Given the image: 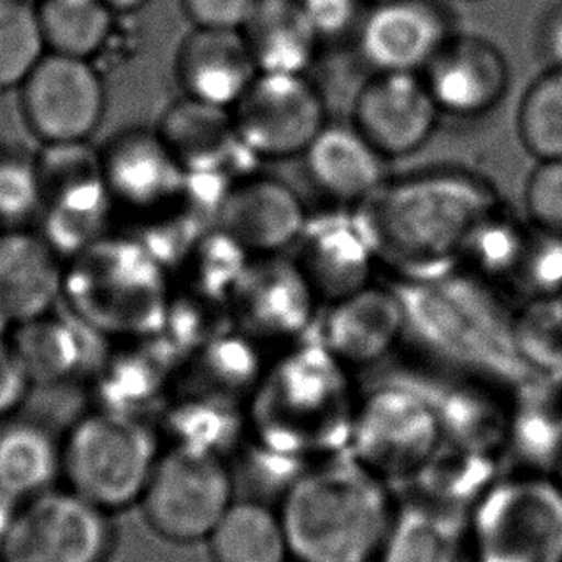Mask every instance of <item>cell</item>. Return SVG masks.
I'll use <instances>...</instances> for the list:
<instances>
[{"label": "cell", "mask_w": 562, "mask_h": 562, "mask_svg": "<svg viewBox=\"0 0 562 562\" xmlns=\"http://www.w3.org/2000/svg\"><path fill=\"white\" fill-rule=\"evenodd\" d=\"M161 137L187 173L238 183L256 173L259 158L236 133L228 108L183 97L161 117Z\"/></svg>", "instance_id": "20"}, {"label": "cell", "mask_w": 562, "mask_h": 562, "mask_svg": "<svg viewBox=\"0 0 562 562\" xmlns=\"http://www.w3.org/2000/svg\"><path fill=\"white\" fill-rule=\"evenodd\" d=\"M420 76L441 114L476 120L494 112L510 87L509 61L490 38L453 33Z\"/></svg>", "instance_id": "17"}, {"label": "cell", "mask_w": 562, "mask_h": 562, "mask_svg": "<svg viewBox=\"0 0 562 562\" xmlns=\"http://www.w3.org/2000/svg\"><path fill=\"white\" fill-rule=\"evenodd\" d=\"M302 158L312 183L338 204H363L386 183V158L353 125L327 123Z\"/></svg>", "instance_id": "26"}, {"label": "cell", "mask_w": 562, "mask_h": 562, "mask_svg": "<svg viewBox=\"0 0 562 562\" xmlns=\"http://www.w3.org/2000/svg\"><path fill=\"white\" fill-rule=\"evenodd\" d=\"M407 328L402 294L369 284L330 304L321 344L344 366H373L386 358Z\"/></svg>", "instance_id": "23"}, {"label": "cell", "mask_w": 562, "mask_h": 562, "mask_svg": "<svg viewBox=\"0 0 562 562\" xmlns=\"http://www.w3.org/2000/svg\"><path fill=\"white\" fill-rule=\"evenodd\" d=\"M236 133L259 160L304 156L323 127L327 106L307 74H261L231 108Z\"/></svg>", "instance_id": "12"}, {"label": "cell", "mask_w": 562, "mask_h": 562, "mask_svg": "<svg viewBox=\"0 0 562 562\" xmlns=\"http://www.w3.org/2000/svg\"><path fill=\"white\" fill-rule=\"evenodd\" d=\"M518 143L536 161L562 160V68H548L526 89L515 117Z\"/></svg>", "instance_id": "38"}, {"label": "cell", "mask_w": 562, "mask_h": 562, "mask_svg": "<svg viewBox=\"0 0 562 562\" xmlns=\"http://www.w3.org/2000/svg\"><path fill=\"white\" fill-rule=\"evenodd\" d=\"M502 202L486 177L438 168L382 184L356 215L379 261L425 282L461 269L474 228Z\"/></svg>", "instance_id": "1"}, {"label": "cell", "mask_w": 562, "mask_h": 562, "mask_svg": "<svg viewBox=\"0 0 562 562\" xmlns=\"http://www.w3.org/2000/svg\"><path fill=\"white\" fill-rule=\"evenodd\" d=\"M48 53L92 60L114 35L115 14L102 0H38Z\"/></svg>", "instance_id": "36"}, {"label": "cell", "mask_w": 562, "mask_h": 562, "mask_svg": "<svg viewBox=\"0 0 562 562\" xmlns=\"http://www.w3.org/2000/svg\"><path fill=\"white\" fill-rule=\"evenodd\" d=\"M440 115L420 74H373L356 97L351 125L390 160L420 150Z\"/></svg>", "instance_id": "16"}, {"label": "cell", "mask_w": 562, "mask_h": 562, "mask_svg": "<svg viewBox=\"0 0 562 562\" xmlns=\"http://www.w3.org/2000/svg\"><path fill=\"white\" fill-rule=\"evenodd\" d=\"M319 302L296 259L266 256L251 259L228 310L235 328L259 346H290L312 327Z\"/></svg>", "instance_id": "14"}, {"label": "cell", "mask_w": 562, "mask_h": 562, "mask_svg": "<svg viewBox=\"0 0 562 562\" xmlns=\"http://www.w3.org/2000/svg\"><path fill=\"white\" fill-rule=\"evenodd\" d=\"M367 2H371V4H379V2H387V0H367Z\"/></svg>", "instance_id": "51"}, {"label": "cell", "mask_w": 562, "mask_h": 562, "mask_svg": "<svg viewBox=\"0 0 562 562\" xmlns=\"http://www.w3.org/2000/svg\"><path fill=\"white\" fill-rule=\"evenodd\" d=\"M441 443L432 397L409 387H380L359 397L348 451L382 480L413 479Z\"/></svg>", "instance_id": "10"}, {"label": "cell", "mask_w": 562, "mask_h": 562, "mask_svg": "<svg viewBox=\"0 0 562 562\" xmlns=\"http://www.w3.org/2000/svg\"><path fill=\"white\" fill-rule=\"evenodd\" d=\"M41 202L37 161L14 156L0 158V220H27Z\"/></svg>", "instance_id": "43"}, {"label": "cell", "mask_w": 562, "mask_h": 562, "mask_svg": "<svg viewBox=\"0 0 562 562\" xmlns=\"http://www.w3.org/2000/svg\"><path fill=\"white\" fill-rule=\"evenodd\" d=\"M7 325L8 321L0 315V350L7 346V344H4V328H7Z\"/></svg>", "instance_id": "50"}, {"label": "cell", "mask_w": 562, "mask_h": 562, "mask_svg": "<svg viewBox=\"0 0 562 562\" xmlns=\"http://www.w3.org/2000/svg\"><path fill=\"white\" fill-rule=\"evenodd\" d=\"M235 487L227 459L169 446L161 451L140 503L154 532L190 543L210 538L235 503Z\"/></svg>", "instance_id": "8"}, {"label": "cell", "mask_w": 562, "mask_h": 562, "mask_svg": "<svg viewBox=\"0 0 562 562\" xmlns=\"http://www.w3.org/2000/svg\"><path fill=\"white\" fill-rule=\"evenodd\" d=\"M530 235V223L502 202L480 221L464 246L461 269L492 286L510 284Z\"/></svg>", "instance_id": "35"}, {"label": "cell", "mask_w": 562, "mask_h": 562, "mask_svg": "<svg viewBox=\"0 0 562 562\" xmlns=\"http://www.w3.org/2000/svg\"><path fill=\"white\" fill-rule=\"evenodd\" d=\"M310 221L296 190L273 177H246L221 204L215 227L233 236L254 258L281 256L304 235Z\"/></svg>", "instance_id": "19"}, {"label": "cell", "mask_w": 562, "mask_h": 562, "mask_svg": "<svg viewBox=\"0 0 562 562\" xmlns=\"http://www.w3.org/2000/svg\"><path fill=\"white\" fill-rule=\"evenodd\" d=\"M258 74L240 31L194 27L177 50L183 97L215 106H235Z\"/></svg>", "instance_id": "24"}, {"label": "cell", "mask_w": 562, "mask_h": 562, "mask_svg": "<svg viewBox=\"0 0 562 562\" xmlns=\"http://www.w3.org/2000/svg\"><path fill=\"white\" fill-rule=\"evenodd\" d=\"M409 284L420 297L425 335L449 363L510 392L536 379L518 351L515 310L495 296V286L463 269Z\"/></svg>", "instance_id": "5"}, {"label": "cell", "mask_w": 562, "mask_h": 562, "mask_svg": "<svg viewBox=\"0 0 562 562\" xmlns=\"http://www.w3.org/2000/svg\"><path fill=\"white\" fill-rule=\"evenodd\" d=\"M522 196L526 221L532 227L562 235V160L536 161Z\"/></svg>", "instance_id": "42"}, {"label": "cell", "mask_w": 562, "mask_h": 562, "mask_svg": "<svg viewBox=\"0 0 562 562\" xmlns=\"http://www.w3.org/2000/svg\"><path fill=\"white\" fill-rule=\"evenodd\" d=\"M499 456L461 448L441 441L428 463L407 480L415 486V495L448 509L471 513L487 487L499 479Z\"/></svg>", "instance_id": "32"}, {"label": "cell", "mask_w": 562, "mask_h": 562, "mask_svg": "<svg viewBox=\"0 0 562 562\" xmlns=\"http://www.w3.org/2000/svg\"><path fill=\"white\" fill-rule=\"evenodd\" d=\"M171 294V273L130 233L102 236L64 277L71 313L112 340L160 335Z\"/></svg>", "instance_id": "4"}, {"label": "cell", "mask_w": 562, "mask_h": 562, "mask_svg": "<svg viewBox=\"0 0 562 562\" xmlns=\"http://www.w3.org/2000/svg\"><path fill=\"white\" fill-rule=\"evenodd\" d=\"M538 48L549 68H562V7L553 8L541 20Z\"/></svg>", "instance_id": "47"}, {"label": "cell", "mask_w": 562, "mask_h": 562, "mask_svg": "<svg viewBox=\"0 0 562 562\" xmlns=\"http://www.w3.org/2000/svg\"><path fill=\"white\" fill-rule=\"evenodd\" d=\"M164 430L171 446L198 449L228 461L248 436L246 405L212 395L173 392L166 407Z\"/></svg>", "instance_id": "31"}, {"label": "cell", "mask_w": 562, "mask_h": 562, "mask_svg": "<svg viewBox=\"0 0 562 562\" xmlns=\"http://www.w3.org/2000/svg\"><path fill=\"white\" fill-rule=\"evenodd\" d=\"M183 359L160 335L115 340L92 376L97 409L137 415L169 397Z\"/></svg>", "instance_id": "21"}, {"label": "cell", "mask_w": 562, "mask_h": 562, "mask_svg": "<svg viewBox=\"0 0 562 562\" xmlns=\"http://www.w3.org/2000/svg\"><path fill=\"white\" fill-rule=\"evenodd\" d=\"M251 259L254 256L244 250L233 236L220 227H212L205 231L179 269V273L184 274L181 289L228 307Z\"/></svg>", "instance_id": "37"}, {"label": "cell", "mask_w": 562, "mask_h": 562, "mask_svg": "<svg viewBox=\"0 0 562 562\" xmlns=\"http://www.w3.org/2000/svg\"><path fill=\"white\" fill-rule=\"evenodd\" d=\"M22 104L46 145L83 143L104 117L106 91L91 60L48 53L22 85Z\"/></svg>", "instance_id": "13"}, {"label": "cell", "mask_w": 562, "mask_h": 562, "mask_svg": "<svg viewBox=\"0 0 562 562\" xmlns=\"http://www.w3.org/2000/svg\"><path fill=\"white\" fill-rule=\"evenodd\" d=\"M27 2H33V4H37L38 0H27Z\"/></svg>", "instance_id": "52"}, {"label": "cell", "mask_w": 562, "mask_h": 562, "mask_svg": "<svg viewBox=\"0 0 562 562\" xmlns=\"http://www.w3.org/2000/svg\"><path fill=\"white\" fill-rule=\"evenodd\" d=\"M258 0H181L190 23L200 30L240 31Z\"/></svg>", "instance_id": "45"}, {"label": "cell", "mask_w": 562, "mask_h": 562, "mask_svg": "<svg viewBox=\"0 0 562 562\" xmlns=\"http://www.w3.org/2000/svg\"><path fill=\"white\" fill-rule=\"evenodd\" d=\"M43 238L54 250L74 258L110 235L115 210L108 190L102 156L87 140L46 145L37 160Z\"/></svg>", "instance_id": "9"}, {"label": "cell", "mask_w": 562, "mask_h": 562, "mask_svg": "<svg viewBox=\"0 0 562 562\" xmlns=\"http://www.w3.org/2000/svg\"><path fill=\"white\" fill-rule=\"evenodd\" d=\"M61 256L43 236H0V315L8 323H27L53 312L64 297Z\"/></svg>", "instance_id": "25"}, {"label": "cell", "mask_w": 562, "mask_h": 562, "mask_svg": "<svg viewBox=\"0 0 562 562\" xmlns=\"http://www.w3.org/2000/svg\"><path fill=\"white\" fill-rule=\"evenodd\" d=\"M100 156L115 210L131 223L166 212L183 198L187 171L160 131L123 130Z\"/></svg>", "instance_id": "15"}, {"label": "cell", "mask_w": 562, "mask_h": 562, "mask_svg": "<svg viewBox=\"0 0 562 562\" xmlns=\"http://www.w3.org/2000/svg\"><path fill=\"white\" fill-rule=\"evenodd\" d=\"M453 35L434 0L371 4L358 30L361 58L373 74H420Z\"/></svg>", "instance_id": "18"}, {"label": "cell", "mask_w": 562, "mask_h": 562, "mask_svg": "<svg viewBox=\"0 0 562 562\" xmlns=\"http://www.w3.org/2000/svg\"><path fill=\"white\" fill-rule=\"evenodd\" d=\"M509 286L522 300L561 296L562 235L530 225L522 258Z\"/></svg>", "instance_id": "41"}, {"label": "cell", "mask_w": 562, "mask_h": 562, "mask_svg": "<svg viewBox=\"0 0 562 562\" xmlns=\"http://www.w3.org/2000/svg\"><path fill=\"white\" fill-rule=\"evenodd\" d=\"M358 405L350 367L321 342L290 344L246 403V440L312 467L348 451Z\"/></svg>", "instance_id": "2"}, {"label": "cell", "mask_w": 562, "mask_h": 562, "mask_svg": "<svg viewBox=\"0 0 562 562\" xmlns=\"http://www.w3.org/2000/svg\"><path fill=\"white\" fill-rule=\"evenodd\" d=\"M513 323L518 351L533 376L562 374V294L525 300Z\"/></svg>", "instance_id": "40"}, {"label": "cell", "mask_w": 562, "mask_h": 562, "mask_svg": "<svg viewBox=\"0 0 562 562\" xmlns=\"http://www.w3.org/2000/svg\"><path fill=\"white\" fill-rule=\"evenodd\" d=\"M297 244V266L319 300L333 304L373 284L379 259L356 213L310 217Z\"/></svg>", "instance_id": "22"}, {"label": "cell", "mask_w": 562, "mask_h": 562, "mask_svg": "<svg viewBox=\"0 0 562 562\" xmlns=\"http://www.w3.org/2000/svg\"><path fill=\"white\" fill-rule=\"evenodd\" d=\"M61 474V446L45 428L12 425L0 432V492L27 502L53 490Z\"/></svg>", "instance_id": "34"}, {"label": "cell", "mask_w": 562, "mask_h": 562, "mask_svg": "<svg viewBox=\"0 0 562 562\" xmlns=\"http://www.w3.org/2000/svg\"><path fill=\"white\" fill-rule=\"evenodd\" d=\"M106 338L76 317H50L18 325L14 351L33 382H66L99 371Z\"/></svg>", "instance_id": "27"}, {"label": "cell", "mask_w": 562, "mask_h": 562, "mask_svg": "<svg viewBox=\"0 0 562 562\" xmlns=\"http://www.w3.org/2000/svg\"><path fill=\"white\" fill-rule=\"evenodd\" d=\"M261 348L238 328H228L184 361L173 392L212 395L246 405L269 363Z\"/></svg>", "instance_id": "29"}, {"label": "cell", "mask_w": 562, "mask_h": 562, "mask_svg": "<svg viewBox=\"0 0 562 562\" xmlns=\"http://www.w3.org/2000/svg\"><path fill=\"white\" fill-rule=\"evenodd\" d=\"M30 374L12 348L0 350V418L10 417L20 409L31 387Z\"/></svg>", "instance_id": "46"}, {"label": "cell", "mask_w": 562, "mask_h": 562, "mask_svg": "<svg viewBox=\"0 0 562 562\" xmlns=\"http://www.w3.org/2000/svg\"><path fill=\"white\" fill-rule=\"evenodd\" d=\"M394 509L386 480L340 453L302 472L279 515L296 562H374Z\"/></svg>", "instance_id": "3"}, {"label": "cell", "mask_w": 562, "mask_h": 562, "mask_svg": "<svg viewBox=\"0 0 562 562\" xmlns=\"http://www.w3.org/2000/svg\"><path fill=\"white\" fill-rule=\"evenodd\" d=\"M161 451L145 418L94 409L61 443V476L71 492L112 515L140 503Z\"/></svg>", "instance_id": "6"}, {"label": "cell", "mask_w": 562, "mask_h": 562, "mask_svg": "<svg viewBox=\"0 0 562 562\" xmlns=\"http://www.w3.org/2000/svg\"><path fill=\"white\" fill-rule=\"evenodd\" d=\"M469 515L411 495L394 517L374 562H463Z\"/></svg>", "instance_id": "28"}, {"label": "cell", "mask_w": 562, "mask_h": 562, "mask_svg": "<svg viewBox=\"0 0 562 562\" xmlns=\"http://www.w3.org/2000/svg\"><path fill=\"white\" fill-rule=\"evenodd\" d=\"M240 33L261 74H307L323 45L300 0H258Z\"/></svg>", "instance_id": "30"}, {"label": "cell", "mask_w": 562, "mask_h": 562, "mask_svg": "<svg viewBox=\"0 0 562 562\" xmlns=\"http://www.w3.org/2000/svg\"><path fill=\"white\" fill-rule=\"evenodd\" d=\"M213 562H286L289 538L279 509L261 499H235L207 538Z\"/></svg>", "instance_id": "33"}, {"label": "cell", "mask_w": 562, "mask_h": 562, "mask_svg": "<svg viewBox=\"0 0 562 562\" xmlns=\"http://www.w3.org/2000/svg\"><path fill=\"white\" fill-rule=\"evenodd\" d=\"M474 562H562V490L551 474L499 476L469 513Z\"/></svg>", "instance_id": "7"}, {"label": "cell", "mask_w": 562, "mask_h": 562, "mask_svg": "<svg viewBox=\"0 0 562 562\" xmlns=\"http://www.w3.org/2000/svg\"><path fill=\"white\" fill-rule=\"evenodd\" d=\"M4 2H8V0H0V4H4Z\"/></svg>", "instance_id": "53"}, {"label": "cell", "mask_w": 562, "mask_h": 562, "mask_svg": "<svg viewBox=\"0 0 562 562\" xmlns=\"http://www.w3.org/2000/svg\"><path fill=\"white\" fill-rule=\"evenodd\" d=\"M115 15L131 14L137 12L140 8H145L150 0H102Z\"/></svg>", "instance_id": "48"}, {"label": "cell", "mask_w": 562, "mask_h": 562, "mask_svg": "<svg viewBox=\"0 0 562 562\" xmlns=\"http://www.w3.org/2000/svg\"><path fill=\"white\" fill-rule=\"evenodd\" d=\"M46 54L37 7L27 0L0 4V91L22 87Z\"/></svg>", "instance_id": "39"}, {"label": "cell", "mask_w": 562, "mask_h": 562, "mask_svg": "<svg viewBox=\"0 0 562 562\" xmlns=\"http://www.w3.org/2000/svg\"><path fill=\"white\" fill-rule=\"evenodd\" d=\"M112 548L110 513L69 487H53L20 505L0 562H106Z\"/></svg>", "instance_id": "11"}, {"label": "cell", "mask_w": 562, "mask_h": 562, "mask_svg": "<svg viewBox=\"0 0 562 562\" xmlns=\"http://www.w3.org/2000/svg\"><path fill=\"white\" fill-rule=\"evenodd\" d=\"M553 479L557 480V484H559L562 490V453L561 457H559V461H557L555 469H553Z\"/></svg>", "instance_id": "49"}, {"label": "cell", "mask_w": 562, "mask_h": 562, "mask_svg": "<svg viewBox=\"0 0 562 562\" xmlns=\"http://www.w3.org/2000/svg\"><path fill=\"white\" fill-rule=\"evenodd\" d=\"M321 41H336L359 30L367 0H300Z\"/></svg>", "instance_id": "44"}]
</instances>
